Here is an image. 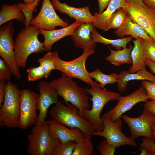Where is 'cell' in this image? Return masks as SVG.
I'll return each mask as SVG.
<instances>
[{"instance_id": "603a6c76", "label": "cell", "mask_w": 155, "mask_h": 155, "mask_svg": "<svg viewBox=\"0 0 155 155\" xmlns=\"http://www.w3.org/2000/svg\"><path fill=\"white\" fill-rule=\"evenodd\" d=\"M133 41L134 46L131 53L132 65L129 70L131 73H135L140 70H146V66L142 38H136Z\"/></svg>"}, {"instance_id": "f6af8a7d", "label": "cell", "mask_w": 155, "mask_h": 155, "mask_svg": "<svg viewBox=\"0 0 155 155\" xmlns=\"http://www.w3.org/2000/svg\"><path fill=\"white\" fill-rule=\"evenodd\" d=\"M127 3H132L141 5L145 7L146 6L143 3L142 0H125Z\"/></svg>"}, {"instance_id": "484cf974", "label": "cell", "mask_w": 155, "mask_h": 155, "mask_svg": "<svg viewBox=\"0 0 155 155\" xmlns=\"http://www.w3.org/2000/svg\"><path fill=\"white\" fill-rule=\"evenodd\" d=\"M91 36L94 41L95 42L100 43L106 45H111L113 47H115L117 50L121 49V48L126 47L127 44L132 40L133 37H129L111 40L106 38L100 34L94 27L92 31Z\"/></svg>"}, {"instance_id": "8992f818", "label": "cell", "mask_w": 155, "mask_h": 155, "mask_svg": "<svg viewBox=\"0 0 155 155\" xmlns=\"http://www.w3.org/2000/svg\"><path fill=\"white\" fill-rule=\"evenodd\" d=\"M94 49L83 51V53L78 58L71 61H66L59 57L58 52H54V63L58 70L71 78L79 79L91 86L97 83L92 80L85 67V63L88 58L92 55Z\"/></svg>"}, {"instance_id": "9c48e42d", "label": "cell", "mask_w": 155, "mask_h": 155, "mask_svg": "<svg viewBox=\"0 0 155 155\" xmlns=\"http://www.w3.org/2000/svg\"><path fill=\"white\" fill-rule=\"evenodd\" d=\"M14 29L12 22L2 27L0 29V55L5 61L17 79L21 78L14 50L13 36Z\"/></svg>"}, {"instance_id": "60d3db41", "label": "cell", "mask_w": 155, "mask_h": 155, "mask_svg": "<svg viewBox=\"0 0 155 155\" xmlns=\"http://www.w3.org/2000/svg\"><path fill=\"white\" fill-rule=\"evenodd\" d=\"M99 5V12L101 13L106 9L111 0H97Z\"/></svg>"}, {"instance_id": "83f0119b", "label": "cell", "mask_w": 155, "mask_h": 155, "mask_svg": "<svg viewBox=\"0 0 155 155\" xmlns=\"http://www.w3.org/2000/svg\"><path fill=\"white\" fill-rule=\"evenodd\" d=\"M72 155H92L94 146L91 140L86 137L78 140Z\"/></svg>"}, {"instance_id": "f546056e", "label": "cell", "mask_w": 155, "mask_h": 155, "mask_svg": "<svg viewBox=\"0 0 155 155\" xmlns=\"http://www.w3.org/2000/svg\"><path fill=\"white\" fill-rule=\"evenodd\" d=\"M56 139L57 144L52 155H72L76 146V141L72 140L62 143L57 139Z\"/></svg>"}, {"instance_id": "f1b7e54d", "label": "cell", "mask_w": 155, "mask_h": 155, "mask_svg": "<svg viewBox=\"0 0 155 155\" xmlns=\"http://www.w3.org/2000/svg\"><path fill=\"white\" fill-rule=\"evenodd\" d=\"M54 61V52H48L42 58L38 59L39 65L42 67L45 72V78H46L49 77L52 70H57Z\"/></svg>"}, {"instance_id": "7c38bea8", "label": "cell", "mask_w": 155, "mask_h": 155, "mask_svg": "<svg viewBox=\"0 0 155 155\" xmlns=\"http://www.w3.org/2000/svg\"><path fill=\"white\" fill-rule=\"evenodd\" d=\"M39 94L27 89L21 90L19 127L26 129L36 122L37 104Z\"/></svg>"}, {"instance_id": "4dcf8cb0", "label": "cell", "mask_w": 155, "mask_h": 155, "mask_svg": "<svg viewBox=\"0 0 155 155\" xmlns=\"http://www.w3.org/2000/svg\"><path fill=\"white\" fill-rule=\"evenodd\" d=\"M40 0H37L31 4H26L22 3L18 4L25 16V20L23 24L26 27H28L30 25V22L34 18L33 13L34 11L36 10V6Z\"/></svg>"}, {"instance_id": "ee69618b", "label": "cell", "mask_w": 155, "mask_h": 155, "mask_svg": "<svg viewBox=\"0 0 155 155\" xmlns=\"http://www.w3.org/2000/svg\"><path fill=\"white\" fill-rule=\"evenodd\" d=\"M142 1L146 6L155 10V0H142Z\"/></svg>"}, {"instance_id": "8d00e7d4", "label": "cell", "mask_w": 155, "mask_h": 155, "mask_svg": "<svg viewBox=\"0 0 155 155\" xmlns=\"http://www.w3.org/2000/svg\"><path fill=\"white\" fill-rule=\"evenodd\" d=\"M141 85L146 90L148 99L155 100V81L142 80Z\"/></svg>"}, {"instance_id": "7402d4cb", "label": "cell", "mask_w": 155, "mask_h": 155, "mask_svg": "<svg viewBox=\"0 0 155 155\" xmlns=\"http://www.w3.org/2000/svg\"><path fill=\"white\" fill-rule=\"evenodd\" d=\"M117 82V88L121 92H124L126 90L128 82L132 80H146L151 82L155 81V75L145 70H140L134 73H131L129 70L121 71L119 74Z\"/></svg>"}, {"instance_id": "9a60e30c", "label": "cell", "mask_w": 155, "mask_h": 155, "mask_svg": "<svg viewBox=\"0 0 155 155\" xmlns=\"http://www.w3.org/2000/svg\"><path fill=\"white\" fill-rule=\"evenodd\" d=\"M40 94L38 99L37 108L39 111L37 120L35 126L39 127L45 122L47 117L48 109L52 104L58 101L59 96L57 92L50 86L49 83L42 81L38 85Z\"/></svg>"}, {"instance_id": "5b68a950", "label": "cell", "mask_w": 155, "mask_h": 155, "mask_svg": "<svg viewBox=\"0 0 155 155\" xmlns=\"http://www.w3.org/2000/svg\"><path fill=\"white\" fill-rule=\"evenodd\" d=\"M21 90L14 83L7 81L3 104L0 109V126L19 127Z\"/></svg>"}, {"instance_id": "d6986e66", "label": "cell", "mask_w": 155, "mask_h": 155, "mask_svg": "<svg viewBox=\"0 0 155 155\" xmlns=\"http://www.w3.org/2000/svg\"><path fill=\"white\" fill-rule=\"evenodd\" d=\"M82 23L75 20L70 25L57 30L47 31L40 29V34H42L44 38V51L50 50L53 44L61 39L69 35H71L75 30Z\"/></svg>"}, {"instance_id": "ac0fdd59", "label": "cell", "mask_w": 155, "mask_h": 155, "mask_svg": "<svg viewBox=\"0 0 155 155\" xmlns=\"http://www.w3.org/2000/svg\"><path fill=\"white\" fill-rule=\"evenodd\" d=\"M94 27L92 23H83L75 30L71 36L75 48L83 51L94 49L96 44L91 36Z\"/></svg>"}, {"instance_id": "ffe728a7", "label": "cell", "mask_w": 155, "mask_h": 155, "mask_svg": "<svg viewBox=\"0 0 155 155\" xmlns=\"http://www.w3.org/2000/svg\"><path fill=\"white\" fill-rule=\"evenodd\" d=\"M114 33L119 37L130 35L135 38H140L147 40H153L140 25L127 14L121 26Z\"/></svg>"}, {"instance_id": "d6a6232c", "label": "cell", "mask_w": 155, "mask_h": 155, "mask_svg": "<svg viewBox=\"0 0 155 155\" xmlns=\"http://www.w3.org/2000/svg\"><path fill=\"white\" fill-rule=\"evenodd\" d=\"M142 40L145 60L155 63V41L154 40H147L142 38Z\"/></svg>"}, {"instance_id": "e575fe53", "label": "cell", "mask_w": 155, "mask_h": 155, "mask_svg": "<svg viewBox=\"0 0 155 155\" xmlns=\"http://www.w3.org/2000/svg\"><path fill=\"white\" fill-rule=\"evenodd\" d=\"M116 148L115 146L108 144L104 138L97 146V150L101 155H113Z\"/></svg>"}, {"instance_id": "d4e9b609", "label": "cell", "mask_w": 155, "mask_h": 155, "mask_svg": "<svg viewBox=\"0 0 155 155\" xmlns=\"http://www.w3.org/2000/svg\"><path fill=\"white\" fill-rule=\"evenodd\" d=\"M133 47L129 45L128 48L126 47L122 49L115 51L112 49L108 46L111 53L106 57L105 60L117 66L124 64H132L131 53Z\"/></svg>"}, {"instance_id": "1f68e13d", "label": "cell", "mask_w": 155, "mask_h": 155, "mask_svg": "<svg viewBox=\"0 0 155 155\" xmlns=\"http://www.w3.org/2000/svg\"><path fill=\"white\" fill-rule=\"evenodd\" d=\"M127 13L122 8L118 9L112 16L108 25V29H118L124 22Z\"/></svg>"}, {"instance_id": "bcb514c9", "label": "cell", "mask_w": 155, "mask_h": 155, "mask_svg": "<svg viewBox=\"0 0 155 155\" xmlns=\"http://www.w3.org/2000/svg\"><path fill=\"white\" fill-rule=\"evenodd\" d=\"M26 4H31L36 1L37 0H22Z\"/></svg>"}, {"instance_id": "74e56055", "label": "cell", "mask_w": 155, "mask_h": 155, "mask_svg": "<svg viewBox=\"0 0 155 155\" xmlns=\"http://www.w3.org/2000/svg\"><path fill=\"white\" fill-rule=\"evenodd\" d=\"M142 141L140 145V147L146 148L150 152H155V143L154 141L145 137L142 139Z\"/></svg>"}, {"instance_id": "f35d334b", "label": "cell", "mask_w": 155, "mask_h": 155, "mask_svg": "<svg viewBox=\"0 0 155 155\" xmlns=\"http://www.w3.org/2000/svg\"><path fill=\"white\" fill-rule=\"evenodd\" d=\"M6 83L5 80L0 81V107L4 101Z\"/></svg>"}, {"instance_id": "7bdbcfd3", "label": "cell", "mask_w": 155, "mask_h": 155, "mask_svg": "<svg viewBox=\"0 0 155 155\" xmlns=\"http://www.w3.org/2000/svg\"><path fill=\"white\" fill-rule=\"evenodd\" d=\"M139 150L140 152V155H155V152H150L147 149L140 147Z\"/></svg>"}, {"instance_id": "7a4b0ae2", "label": "cell", "mask_w": 155, "mask_h": 155, "mask_svg": "<svg viewBox=\"0 0 155 155\" xmlns=\"http://www.w3.org/2000/svg\"><path fill=\"white\" fill-rule=\"evenodd\" d=\"M40 29L32 25L22 28L14 42L15 55L19 67L25 68L28 56L44 51V42L38 38Z\"/></svg>"}, {"instance_id": "4316f807", "label": "cell", "mask_w": 155, "mask_h": 155, "mask_svg": "<svg viewBox=\"0 0 155 155\" xmlns=\"http://www.w3.org/2000/svg\"><path fill=\"white\" fill-rule=\"evenodd\" d=\"M90 77L94 79L96 82H98L101 87L106 89L104 86L108 84H112L117 82L119 76V74L113 73L107 75L102 72L100 69L96 68L92 72H89Z\"/></svg>"}, {"instance_id": "b9f144b4", "label": "cell", "mask_w": 155, "mask_h": 155, "mask_svg": "<svg viewBox=\"0 0 155 155\" xmlns=\"http://www.w3.org/2000/svg\"><path fill=\"white\" fill-rule=\"evenodd\" d=\"M145 63L146 65L148 67L151 71L155 74V63L147 59L145 60Z\"/></svg>"}, {"instance_id": "d590c367", "label": "cell", "mask_w": 155, "mask_h": 155, "mask_svg": "<svg viewBox=\"0 0 155 155\" xmlns=\"http://www.w3.org/2000/svg\"><path fill=\"white\" fill-rule=\"evenodd\" d=\"M11 74V69L5 61L0 59V81L9 80Z\"/></svg>"}, {"instance_id": "5bb4252c", "label": "cell", "mask_w": 155, "mask_h": 155, "mask_svg": "<svg viewBox=\"0 0 155 155\" xmlns=\"http://www.w3.org/2000/svg\"><path fill=\"white\" fill-rule=\"evenodd\" d=\"M149 99L146 90L142 86L131 94L125 96H120L117 104L106 113L113 122L121 118L126 112L131 110L136 104L146 102Z\"/></svg>"}, {"instance_id": "52a82bcc", "label": "cell", "mask_w": 155, "mask_h": 155, "mask_svg": "<svg viewBox=\"0 0 155 155\" xmlns=\"http://www.w3.org/2000/svg\"><path fill=\"white\" fill-rule=\"evenodd\" d=\"M27 148L30 155H52L57 142L50 134L46 121L39 127L35 126L27 136Z\"/></svg>"}, {"instance_id": "6da1fadb", "label": "cell", "mask_w": 155, "mask_h": 155, "mask_svg": "<svg viewBox=\"0 0 155 155\" xmlns=\"http://www.w3.org/2000/svg\"><path fill=\"white\" fill-rule=\"evenodd\" d=\"M65 104L62 101L59 100L49 110V114L52 119L69 128H79L87 138L91 140L92 133L95 131L94 126L80 115L79 111L76 106L69 102Z\"/></svg>"}, {"instance_id": "277c9868", "label": "cell", "mask_w": 155, "mask_h": 155, "mask_svg": "<svg viewBox=\"0 0 155 155\" xmlns=\"http://www.w3.org/2000/svg\"><path fill=\"white\" fill-rule=\"evenodd\" d=\"M54 88L65 103L68 102L75 106L79 111L80 116L85 110L89 109V98L85 89L79 86L72 79L62 73L61 78L54 79L49 83Z\"/></svg>"}, {"instance_id": "44dd1931", "label": "cell", "mask_w": 155, "mask_h": 155, "mask_svg": "<svg viewBox=\"0 0 155 155\" xmlns=\"http://www.w3.org/2000/svg\"><path fill=\"white\" fill-rule=\"evenodd\" d=\"M126 3L125 0H111L106 9L103 13H95L94 16L96 21L93 24L94 26L105 31L108 30L112 16L118 9L122 8Z\"/></svg>"}, {"instance_id": "e0dca14e", "label": "cell", "mask_w": 155, "mask_h": 155, "mask_svg": "<svg viewBox=\"0 0 155 155\" xmlns=\"http://www.w3.org/2000/svg\"><path fill=\"white\" fill-rule=\"evenodd\" d=\"M60 0H51V3L54 8L60 13L67 15L70 18L75 19L82 24H93L95 22V18L90 13L89 6L76 8L61 3Z\"/></svg>"}, {"instance_id": "7dc6e473", "label": "cell", "mask_w": 155, "mask_h": 155, "mask_svg": "<svg viewBox=\"0 0 155 155\" xmlns=\"http://www.w3.org/2000/svg\"><path fill=\"white\" fill-rule=\"evenodd\" d=\"M152 131L153 136L155 141V124L153 125L152 127Z\"/></svg>"}, {"instance_id": "2e32d148", "label": "cell", "mask_w": 155, "mask_h": 155, "mask_svg": "<svg viewBox=\"0 0 155 155\" xmlns=\"http://www.w3.org/2000/svg\"><path fill=\"white\" fill-rule=\"evenodd\" d=\"M46 122L50 135L54 138L57 139L62 143L72 140L77 141L80 138L86 137L78 128H68L52 119Z\"/></svg>"}, {"instance_id": "4fadbf2b", "label": "cell", "mask_w": 155, "mask_h": 155, "mask_svg": "<svg viewBox=\"0 0 155 155\" xmlns=\"http://www.w3.org/2000/svg\"><path fill=\"white\" fill-rule=\"evenodd\" d=\"M54 9L50 0H43L38 13L30 21V25L47 31L55 30L56 26H68V22L58 16Z\"/></svg>"}, {"instance_id": "ab89813d", "label": "cell", "mask_w": 155, "mask_h": 155, "mask_svg": "<svg viewBox=\"0 0 155 155\" xmlns=\"http://www.w3.org/2000/svg\"><path fill=\"white\" fill-rule=\"evenodd\" d=\"M144 107L155 115V100H150L145 102Z\"/></svg>"}, {"instance_id": "836d02e7", "label": "cell", "mask_w": 155, "mask_h": 155, "mask_svg": "<svg viewBox=\"0 0 155 155\" xmlns=\"http://www.w3.org/2000/svg\"><path fill=\"white\" fill-rule=\"evenodd\" d=\"M28 81H34L45 78V72L42 67H31L26 70Z\"/></svg>"}, {"instance_id": "8fae6325", "label": "cell", "mask_w": 155, "mask_h": 155, "mask_svg": "<svg viewBox=\"0 0 155 155\" xmlns=\"http://www.w3.org/2000/svg\"><path fill=\"white\" fill-rule=\"evenodd\" d=\"M127 14L140 25L155 41V10L146 6L126 3L122 7Z\"/></svg>"}, {"instance_id": "ba28073f", "label": "cell", "mask_w": 155, "mask_h": 155, "mask_svg": "<svg viewBox=\"0 0 155 155\" xmlns=\"http://www.w3.org/2000/svg\"><path fill=\"white\" fill-rule=\"evenodd\" d=\"M104 125L103 129L100 131H94L92 136H102L105 138L109 144L117 148L124 145H130L135 147L137 146L135 141L130 136H126L121 130L122 121L121 119L112 121L106 113L101 117Z\"/></svg>"}, {"instance_id": "cb8c5ba5", "label": "cell", "mask_w": 155, "mask_h": 155, "mask_svg": "<svg viewBox=\"0 0 155 155\" xmlns=\"http://www.w3.org/2000/svg\"><path fill=\"white\" fill-rule=\"evenodd\" d=\"M14 19L23 23L25 20V16L18 4L2 5L0 11V26Z\"/></svg>"}, {"instance_id": "3957f363", "label": "cell", "mask_w": 155, "mask_h": 155, "mask_svg": "<svg viewBox=\"0 0 155 155\" xmlns=\"http://www.w3.org/2000/svg\"><path fill=\"white\" fill-rule=\"evenodd\" d=\"M85 89L86 94L92 97L90 99L92 102V106L90 110L87 109L84 111L80 116L91 123L94 127L95 131H101L104 127L100 117L104 107L111 100H118L121 94L118 92L104 89L97 83L91 86L90 88Z\"/></svg>"}, {"instance_id": "30bf717a", "label": "cell", "mask_w": 155, "mask_h": 155, "mask_svg": "<svg viewBox=\"0 0 155 155\" xmlns=\"http://www.w3.org/2000/svg\"><path fill=\"white\" fill-rule=\"evenodd\" d=\"M121 117L128 125L131 132L130 137L134 140L144 136L155 141L152 131L155 124V115L144 108L139 117L133 118L123 115Z\"/></svg>"}]
</instances>
